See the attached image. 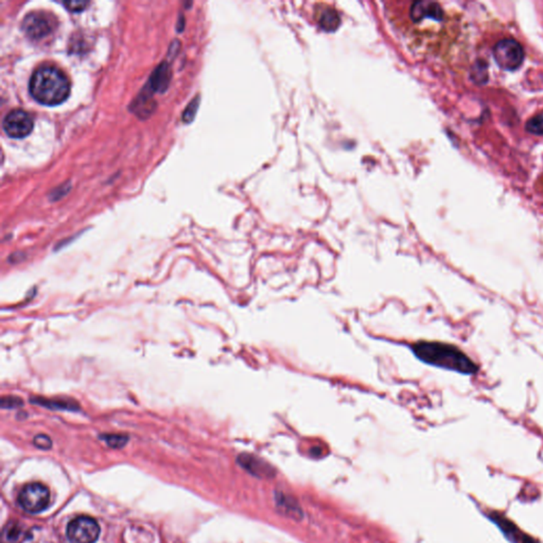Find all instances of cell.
<instances>
[{
	"label": "cell",
	"instance_id": "17",
	"mask_svg": "<svg viewBox=\"0 0 543 543\" xmlns=\"http://www.w3.org/2000/svg\"><path fill=\"white\" fill-rule=\"evenodd\" d=\"M33 443L38 449L49 450L52 447V442H51L50 438L47 435H44V434L36 435L34 439H33Z\"/></svg>",
	"mask_w": 543,
	"mask_h": 543
},
{
	"label": "cell",
	"instance_id": "7",
	"mask_svg": "<svg viewBox=\"0 0 543 543\" xmlns=\"http://www.w3.org/2000/svg\"><path fill=\"white\" fill-rule=\"evenodd\" d=\"M33 118L22 110H12L3 121V131L11 139H24L32 132Z\"/></svg>",
	"mask_w": 543,
	"mask_h": 543
},
{
	"label": "cell",
	"instance_id": "11",
	"mask_svg": "<svg viewBox=\"0 0 543 543\" xmlns=\"http://www.w3.org/2000/svg\"><path fill=\"white\" fill-rule=\"evenodd\" d=\"M169 82H170V69L168 64L164 62L152 73L148 85L153 92H162L168 87Z\"/></svg>",
	"mask_w": 543,
	"mask_h": 543
},
{
	"label": "cell",
	"instance_id": "2",
	"mask_svg": "<svg viewBox=\"0 0 543 543\" xmlns=\"http://www.w3.org/2000/svg\"><path fill=\"white\" fill-rule=\"evenodd\" d=\"M29 92L38 104L57 106L69 96L71 82L59 68L50 65L41 66L31 76Z\"/></svg>",
	"mask_w": 543,
	"mask_h": 543
},
{
	"label": "cell",
	"instance_id": "19",
	"mask_svg": "<svg viewBox=\"0 0 543 543\" xmlns=\"http://www.w3.org/2000/svg\"><path fill=\"white\" fill-rule=\"evenodd\" d=\"M88 5H90V3H87V1H82V0H77V1H64L63 3L64 7L71 12L83 11Z\"/></svg>",
	"mask_w": 543,
	"mask_h": 543
},
{
	"label": "cell",
	"instance_id": "16",
	"mask_svg": "<svg viewBox=\"0 0 543 543\" xmlns=\"http://www.w3.org/2000/svg\"><path fill=\"white\" fill-rule=\"evenodd\" d=\"M1 407L3 409H17V407H24V401L22 398L16 396H3L1 398Z\"/></svg>",
	"mask_w": 543,
	"mask_h": 543
},
{
	"label": "cell",
	"instance_id": "15",
	"mask_svg": "<svg viewBox=\"0 0 543 543\" xmlns=\"http://www.w3.org/2000/svg\"><path fill=\"white\" fill-rule=\"evenodd\" d=\"M526 129L528 133L535 134V135H543V116L533 117L526 123Z\"/></svg>",
	"mask_w": 543,
	"mask_h": 543
},
{
	"label": "cell",
	"instance_id": "5",
	"mask_svg": "<svg viewBox=\"0 0 543 543\" xmlns=\"http://www.w3.org/2000/svg\"><path fill=\"white\" fill-rule=\"evenodd\" d=\"M50 491L40 483H31L20 491L18 503L22 509L30 514H38L48 507Z\"/></svg>",
	"mask_w": 543,
	"mask_h": 543
},
{
	"label": "cell",
	"instance_id": "10",
	"mask_svg": "<svg viewBox=\"0 0 543 543\" xmlns=\"http://www.w3.org/2000/svg\"><path fill=\"white\" fill-rule=\"evenodd\" d=\"M316 18L320 28L325 31H334L341 24L339 14L332 8L327 6H320L316 9Z\"/></svg>",
	"mask_w": 543,
	"mask_h": 543
},
{
	"label": "cell",
	"instance_id": "13",
	"mask_svg": "<svg viewBox=\"0 0 543 543\" xmlns=\"http://www.w3.org/2000/svg\"><path fill=\"white\" fill-rule=\"evenodd\" d=\"M100 438L108 444V447L114 448V449L125 447L129 442V436L123 435V434H104V435L100 436Z\"/></svg>",
	"mask_w": 543,
	"mask_h": 543
},
{
	"label": "cell",
	"instance_id": "18",
	"mask_svg": "<svg viewBox=\"0 0 543 543\" xmlns=\"http://www.w3.org/2000/svg\"><path fill=\"white\" fill-rule=\"evenodd\" d=\"M197 106H199V97L195 99V100L191 101V104L185 110L184 115H183V119H184L185 122H190L192 120L195 113H197Z\"/></svg>",
	"mask_w": 543,
	"mask_h": 543
},
{
	"label": "cell",
	"instance_id": "6",
	"mask_svg": "<svg viewBox=\"0 0 543 543\" xmlns=\"http://www.w3.org/2000/svg\"><path fill=\"white\" fill-rule=\"evenodd\" d=\"M67 538L73 543H94L100 536L98 522L87 516H80L68 524Z\"/></svg>",
	"mask_w": 543,
	"mask_h": 543
},
{
	"label": "cell",
	"instance_id": "12",
	"mask_svg": "<svg viewBox=\"0 0 543 543\" xmlns=\"http://www.w3.org/2000/svg\"><path fill=\"white\" fill-rule=\"evenodd\" d=\"M26 539V532L17 522H10L3 528V543H22Z\"/></svg>",
	"mask_w": 543,
	"mask_h": 543
},
{
	"label": "cell",
	"instance_id": "14",
	"mask_svg": "<svg viewBox=\"0 0 543 543\" xmlns=\"http://www.w3.org/2000/svg\"><path fill=\"white\" fill-rule=\"evenodd\" d=\"M488 69H487V64L483 61H479L475 63L474 67L472 68V73H471V79L475 82V83L483 84L488 79Z\"/></svg>",
	"mask_w": 543,
	"mask_h": 543
},
{
	"label": "cell",
	"instance_id": "8",
	"mask_svg": "<svg viewBox=\"0 0 543 543\" xmlns=\"http://www.w3.org/2000/svg\"><path fill=\"white\" fill-rule=\"evenodd\" d=\"M409 15L414 24H421L423 20H427L440 22V20H443L444 11L437 3L416 1L411 6Z\"/></svg>",
	"mask_w": 543,
	"mask_h": 543
},
{
	"label": "cell",
	"instance_id": "4",
	"mask_svg": "<svg viewBox=\"0 0 543 543\" xmlns=\"http://www.w3.org/2000/svg\"><path fill=\"white\" fill-rule=\"evenodd\" d=\"M57 27V20L46 12H31L24 16L22 29L28 38L33 41L42 40L50 36Z\"/></svg>",
	"mask_w": 543,
	"mask_h": 543
},
{
	"label": "cell",
	"instance_id": "9",
	"mask_svg": "<svg viewBox=\"0 0 543 543\" xmlns=\"http://www.w3.org/2000/svg\"><path fill=\"white\" fill-rule=\"evenodd\" d=\"M30 402L32 404L40 405L46 407L48 410L55 411H78L80 409L79 403L71 399L64 398H45V397H31Z\"/></svg>",
	"mask_w": 543,
	"mask_h": 543
},
{
	"label": "cell",
	"instance_id": "3",
	"mask_svg": "<svg viewBox=\"0 0 543 543\" xmlns=\"http://www.w3.org/2000/svg\"><path fill=\"white\" fill-rule=\"evenodd\" d=\"M493 57L495 63L503 71H514L522 65L524 61V50L519 42L513 38H504L493 47Z\"/></svg>",
	"mask_w": 543,
	"mask_h": 543
},
{
	"label": "cell",
	"instance_id": "1",
	"mask_svg": "<svg viewBox=\"0 0 543 543\" xmlns=\"http://www.w3.org/2000/svg\"><path fill=\"white\" fill-rule=\"evenodd\" d=\"M412 351L419 360L436 367L464 375H473L478 372V365L453 345L421 341L413 345Z\"/></svg>",
	"mask_w": 543,
	"mask_h": 543
}]
</instances>
